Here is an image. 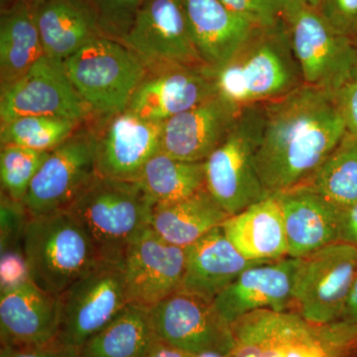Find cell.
Listing matches in <instances>:
<instances>
[{"label":"cell","mask_w":357,"mask_h":357,"mask_svg":"<svg viewBox=\"0 0 357 357\" xmlns=\"http://www.w3.org/2000/svg\"><path fill=\"white\" fill-rule=\"evenodd\" d=\"M344 319L357 326V278L354 282L349 301H347V307H345Z\"/></svg>","instance_id":"b9f144b4"},{"label":"cell","mask_w":357,"mask_h":357,"mask_svg":"<svg viewBox=\"0 0 357 357\" xmlns=\"http://www.w3.org/2000/svg\"><path fill=\"white\" fill-rule=\"evenodd\" d=\"M268 261L248 260L225 236L222 225L185 248L181 291L213 302L248 268Z\"/></svg>","instance_id":"7402d4cb"},{"label":"cell","mask_w":357,"mask_h":357,"mask_svg":"<svg viewBox=\"0 0 357 357\" xmlns=\"http://www.w3.org/2000/svg\"><path fill=\"white\" fill-rule=\"evenodd\" d=\"M96 148L98 137L82 133L52 150L22 202L30 218L69 208L98 175Z\"/></svg>","instance_id":"7c38bea8"},{"label":"cell","mask_w":357,"mask_h":357,"mask_svg":"<svg viewBox=\"0 0 357 357\" xmlns=\"http://www.w3.org/2000/svg\"><path fill=\"white\" fill-rule=\"evenodd\" d=\"M121 41L149 70L169 66L206 68L192 40L184 0H146Z\"/></svg>","instance_id":"8fae6325"},{"label":"cell","mask_w":357,"mask_h":357,"mask_svg":"<svg viewBox=\"0 0 357 357\" xmlns=\"http://www.w3.org/2000/svg\"><path fill=\"white\" fill-rule=\"evenodd\" d=\"M185 265V248L167 243L147 227L122 259L130 303L151 309L177 292Z\"/></svg>","instance_id":"9a60e30c"},{"label":"cell","mask_w":357,"mask_h":357,"mask_svg":"<svg viewBox=\"0 0 357 357\" xmlns=\"http://www.w3.org/2000/svg\"><path fill=\"white\" fill-rule=\"evenodd\" d=\"M145 357H194V356L176 349L162 340H158Z\"/></svg>","instance_id":"60d3db41"},{"label":"cell","mask_w":357,"mask_h":357,"mask_svg":"<svg viewBox=\"0 0 357 357\" xmlns=\"http://www.w3.org/2000/svg\"><path fill=\"white\" fill-rule=\"evenodd\" d=\"M351 81L357 83V40H356V54H354V64L351 69Z\"/></svg>","instance_id":"ee69618b"},{"label":"cell","mask_w":357,"mask_h":357,"mask_svg":"<svg viewBox=\"0 0 357 357\" xmlns=\"http://www.w3.org/2000/svg\"><path fill=\"white\" fill-rule=\"evenodd\" d=\"M22 243L29 278L58 297L102 261L88 231L68 211L29 218Z\"/></svg>","instance_id":"5b68a950"},{"label":"cell","mask_w":357,"mask_h":357,"mask_svg":"<svg viewBox=\"0 0 357 357\" xmlns=\"http://www.w3.org/2000/svg\"><path fill=\"white\" fill-rule=\"evenodd\" d=\"M45 56L31 2L17 0L1 14L0 70L1 91L24 76Z\"/></svg>","instance_id":"4316f807"},{"label":"cell","mask_w":357,"mask_h":357,"mask_svg":"<svg viewBox=\"0 0 357 357\" xmlns=\"http://www.w3.org/2000/svg\"><path fill=\"white\" fill-rule=\"evenodd\" d=\"M340 241L357 248V202L342 210Z\"/></svg>","instance_id":"ab89813d"},{"label":"cell","mask_w":357,"mask_h":357,"mask_svg":"<svg viewBox=\"0 0 357 357\" xmlns=\"http://www.w3.org/2000/svg\"><path fill=\"white\" fill-rule=\"evenodd\" d=\"M234 13L259 27H269L284 20L289 0H220Z\"/></svg>","instance_id":"836d02e7"},{"label":"cell","mask_w":357,"mask_h":357,"mask_svg":"<svg viewBox=\"0 0 357 357\" xmlns=\"http://www.w3.org/2000/svg\"><path fill=\"white\" fill-rule=\"evenodd\" d=\"M332 91L303 84L263 103L255 165L269 195L302 185L347 133Z\"/></svg>","instance_id":"6da1fadb"},{"label":"cell","mask_w":357,"mask_h":357,"mask_svg":"<svg viewBox=\"0 0 357 357\" xmlns=\"http://www.w3.org/2000/svg\"><path fill=\"white\" fill-rule=\"evenodd\" d=\"M150 312L159 340L176 349L192 356L210 351L230 354L234 349L232 326L211 301L178 290Z\"/></svg>","instance_id":"5bb4252c"},{"label":"cell","mask_w":357,"mask_h":357,"mask_svg":"<svg viewBox=\"0 0 357 357\" xmlns=\"http://www.w3.org/2000/svg\"><path fill=\"white\" fill-rule=\"evenodd\" d=\"M357 278V248L330 244L299 258L294 275L293 310L314 324L344 319Z\"/></svg>","instance_id":"9c48e42d"},{"label":"cell","mask_w":357,"mask_h":357,"mask_svg":"<svg viewBox=\"0 0 357 357\" xmlns=\"http://www.w3.org/2000/svg\"><path fill=\"white\" fill-rule=\"evenodd\" d=\"M0 357H81V352L76 347L54 342L38 347L2 345Z\"/></svg>","instance_id":"8d00e7d4"},{"label":"cell","mask_w":357,"mask_h":357,"mask_svg":"<svg viewBox=\"0 0 357 357\" xmlns=\"http://www.w3.org/2000/svg\"><path fill=\"white\" fill-rule=\"evenodd\" d=\"M138 183L155 204L174 203L206 188L204 162H187L159 152L143 167Z\"/></svg>","instance_id":"f1b7e54d"},{"label":"cell","mask_w":357,"mask_h":357,"mask_svg":"<svg viewBox=\"0 0 357 357\" xmlns=\"http://www.w3.org/2000/svg\"><path fill=\"white\" fill-rule=\"evenodd\" d=\"M312 6L316 7L318 8L319 4H321V0H307Z\"/></svg>","instance_id":"f6af8a7d"},{"label":"cell","mask_w":357,"mask_h":357,"mask_svg":"<svg viewBox=\"0 0 357 357\" xmlns=\"http://www.w3.org/2000/svg\"><path fill=\"white\" fill-rule=\"evenodd\" d=\"M29 278L23 252L13 249L1 253V289Z\"/></svg>","instance_id":"f35d334b"},{"label":"cell","mask_w":357,"mask_h":357,"mask_svg":"<svg viewBox=\"0 0 357 357\" xmlns=\"http://www.w3.org/2000/svg\"><path fill=\"white\" fill-rule=\"evenodd\" d=\"M229 217L206 188L169 204H155L150 227L167 243L185 248Z\"/></svg>","instance_id":"484cf974"},{"label":"cell","mask_w":357,"mask_h":357,"mask_svg":"<svg viewBox=\"0 0 357 357\" xmlns=\"http://www.w3.org/2000/svg\"><path fill=\"white\" fill-rule=\"evenodd\" d=\"M50 152L37 151L17 145H2L0 180L4 195L14 201L23 202L33 178Z\"/></svg>","instance_id":"1f68e13d"},{"label":"cell","mask_w":357,"mask_h":357,"mask_svg":"<svg viewBox=\"0 0 357 357\" xmlns=\"http://www.w3.org/2000/svg\"><path fill=\"white\" fill-rule=\"evenodd\" d=\"M243 107L215 96L163 122L160 152L187 162H204L229 132Z\"/></svg>","instance_id":"d6986e66"},{"label":"cell","mask_w":357,"mask_h":357,"mask_svg":"<svg viewBox=\"0 0 357 357\" xmlns=\"http://www.w3.org/2000/svg\"><path fill=\"white\" fill-rule=\"evenodd\" d=\"M263 126V103L244 107L225 139L204 161L206 189L229 213L271 196L255 165Z\"/></svg>","instance_id":"8992f818"},{"label":"cell","mask_w":357,"mask_h":357,"mask_svg":"<svg viewBox=\"0 0 357 357\" xmlns=\"http://www.w3.org/2000/svg\"><path fill=\"white\" fill-rule=\"evenodd\" d=\"M35 21L47 57L65 62L102 35L98 13L88 0H32Z\"/></svg>","instance_id":"cb8c5ba5"},{"label":"cell","mask_w":357,"mask_h":357,"mask_svg":"<svg viewBox=\"0 0 357 357\" xmlns=\"http://www.w3.org/2000/svg\"><path fill=\"white\" fill-rule=\"evenodd\" d=\"M230 357H357V326L314 324L290 310H259L232 324Z\"/></svg>","instance_id":"3957f363"},{"label":"cell","mask_w":357,"mask_h":357,"mask_svg":"<svg viewBox=\"0 0 357 357\" xmlns=\"http://www.w3.org/2000/svg\"><path fill=\"white\" fill-rule=\"evenodd\" d=\"M318 10L338 33L357 40V0H321Z\"/></svg>","instance_id":"d590c367"},{"label":"cell","mask_w":357,"mask_h":357,"mask_svg":"<svg viewBox=\"0 0 357 357\" xmlns=\"http://www.w3.org/2000/svg\"><path fill=\"white\" fill-rule=\"evenodd\" d=\"M66 72L91 110L114 115L128 109L147 74L142 60L123 43L96 37L64 62Z\"/></svg>","instance_id":"52a82bcc"},{"label":"cell","mask_w":357,"mask_h":357,"mask_svg":"<svg viewBox=\"0 0 357 357\" xmlns=\"http://www.w3.org/2000/svg\"><path fill=\"white\" fill-rule=\"evenodd\" d=\"M298 263L299 258L286 256L248 268L213 301V306L229 325L259 310H293L294 275Z\"/></svg>","instance_id":"e0dca14e"},{"label":"cell","mask_w":357,"mask_h":357,"mask_svg":"<svg viewBox=\"0 0 357 357\" xmlns=\"http://www.w3.org/2000/svg\"><path fill=\"white\" fill-rule=\"evenodd\" d=\"M274 196L283 213L288 256L302 258L340 241L342 208L305 185Z\"/></svg>","instance_id":"44dd1931"},{"label":"cell","mask_w":357,"mask_h":357,"mask_svg":"<svg viewBox=\"0 0 357 357\" xmlns=\"http://www.w3.org/2000/svg\"><path fill=\"white\" fill-rule=\"evenodd\" d=\"M61 300L28 278L1 289L0 332L2 345L38 347L58 337Z\"/></svg>","instance_id":"ac0fdd59"},{"label":"cell","mask_w":357,"mask_h":357,"mask_svg":"<svg viewBox=\"0 0 357 357\" xmlns=\"http://www.w3.org/2000/svg\"><path fill=\"white\" fill-rule=\"evenodd\" d=\"M29 215L22 202L1 196V253L17 248L22 239Z\"/></svg>","instance_id":"e575fe53"},{"label":"cell","mask_w":357,"mask_h":357,"mask_svg":"<svg viewBox=\"0 0 357 357\" xmlns=\"http://www.w3.org/2000/svg\"><path fill=\"white\" fill-rule=\"evenodd\" d=\"M222 227L232 245L246 259L274 261L288 256L285 222L274 195L229 215Z\"/></svg>","instance_id":"d4e9b609"},{"label":"cell","mask_w":357,"mask_h":357,"mask_svg":"<svg viewBox=\"0 0 357 357\" xmlns=\"http://www.w3.org/2000/svg\"><path fill=\"white\" fill-rule=\"evenodd\" d=\"M60 300L56 342L79 349L130 303L122 261L102 260L65 291Z\"/></svg>","instance_id":"30bf717a"},{"label":"cell","mask_w":357,"mask_h":357,"mask_svg":"<svg viewBox=\"0 0 357 357\" xmlns=\"http://www.w3.org/2000/svg\"><path fill=\"white\" fill-rule=\"evenodd\" d=\"M146 0H91L102 30L123 36Z\"/></svg>","instance_id":"d6a6232c"},{"label":"cell","mask_w":357,"mask_h":357,"mask_svg":"<svg viewBox=\"0 0 357 357\" xmlns=\"http://www.w3.org/2000/svg\"><path fill=\"white\" fill-rule=\"evenodd\" d=\"M158 340L150 309L129 303L79 352L81 357H145Z\"/></svg>","instance_id":"83f0119b"},{"label":"cell","mask_w":357,"mask_h":357,"mask_svg":"<svg viewBox=\"0 0 357 357\" xmlns=\"http://www.w3.org/2000/svg\"><path fill=\"white\" fill-rule=\"evenodd\" d=\"M77 122L62 117L29 115L1 126V145L52 151L69 139Z\"/></svg>","instance_id":"4dcf8cb0"},{"label":"cell","mask_w":357,"mask_h":357,"mask_svg":"<svg viewBox=\"0 0 357 357\" xmlns=\"http://www.w3.org/2000/svg\"><path fill=\"white\" fill-rule=\"evenodd\" d=\"M184 1L192 40L208 69L225 64L260 28L220 0Z\"/></svg>","instance_id":"603a6c76"},{"label":"cell","mask_w":357,"mask_h":357,"mask_svg":"<svg viewBox=\"0 0 357 357\" xmlns=\"http://www.w3.org/2000/svg\"><path fill=\"white\" fill-rule=\"evenodd\" d=\"M217 95L208 68L169 66L146 74L128 110L147 121L164 122Z\"/></svg>","instance_id":"2e32d148"},{"label":"cell","mask_w":357,"mask_h":357,"mask_svg":"<svg viewBox=\"0 0 357 357\" xmlns=\"http://www.w3.org/2000/svg\"><path fill=\"white\" fill-rule=\"evenodd\" d=\"M112 116L98 138V172L105 177L137 181L145 164L160 152L163 122L147 121L128 109Z\"/></svg>","instance_id":"ffe728a7"},{"label":"cell","mask_w":357,"mask_h":357,"mask_svg":"<svg viewBox=\"0 0 357 357\" xmlns=\"http://www.w3.org/2000/svg\"><path fill=\"white\" fill-rule=\"evenodd\" d=\"M284 21L305 84L335 93L351 81L354 40L338 33L307 0H289Z\"/></svg>","instance_id":"ba28073f"},{"label":"cell","mask_w":357,"mask_h":357,"mask_svg":"<svg viewBox=\"0 0 357 357\" xmlns=\"http://www.w3.org/2000/svg\"><path fill=\"white\" fill-rule=\"evenodd\" d=\"M154 203L136 181L98 174L68 211L83 225L105 261L121 262L150 227Z\"/></svg>","instance_id":"277c9868"},{"label":"cell","mask_w":357,"mask_h":357,"mask_svg":"<svg viewBox=\"0 0 357 357\" xmlns=\"http://www.w3.org/2000/svg\"><path fill=\"white\" fill-rule=\"evenodd\" d=\"M338 208L357 202V137L349 131L325 161L302 185ZM298 187V185H297Z\"/></svg>","instance_id":"f546056e"},{"label":"cell","mask_w":357,"mask_h":357,"mask_svg":"<svg viewBox=\"0 0 357 357\" xmlns=\"http://www.w3.org/2000/svg\"><path fill=\"white\" fill-rule=\"evenodd\" d=\"M208 70L218 95L239 107L276 100L305 84L284 20L258 28L225 64Z\"/></svg>","instance_id":"7a4b0ae2"},{"label":"cell","mask_w":357,"mask_h":357,"mask_svg":"<svg viewBox=\"0 0 357 357\" xmlns=\"http://www.w3.org/2000/svg\"><path fill=\"white\" fill-rule=\"evenodd\" d=\"M194 357H230V354H225V352L210 351L201 352L199 354H195Z\"/></svg>","instance_id":"7bdbcfd3"},{"label":"cell","mask_w":357,"mask_h":357,"mask_svg":"<svg viewBox=\"0 0 357 357\" xmlns=\"http://www.w3.org/2000/svg\"><path fill=\"white\" fill-rule=\"evenodd\" d=\"M91 110L68 76L64 62L46 55L13 86L1 91L0 100L1 126L29 115L79 122Z\"/></svg>","instance_id":"4fadbf2b"},{"label":"cell","mask_w":357,"mask_h":357,"mask_svg":"<svg viewBox=\"0 0 357 357\" xmlns=\"http://www.w3.org/2000/svg\"><path fill=\"white\" fill-rule=\"evenodd\" d=\"M340 114L344 117L347 130L357 137V83H349L333 93Z\"/></svg>","instance_id":"74e56055"}]
</instances>
